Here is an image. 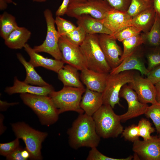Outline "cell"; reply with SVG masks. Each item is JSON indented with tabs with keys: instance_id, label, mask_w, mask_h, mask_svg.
I'll use <instances>...</instances> for the list:
<instances>
[{
	"instance_id": "cb8c5ba5",
	"label": "cell",
	"mask_w": 160,
	"mask_h": 160,
	"mask_svg": "<svg viewBox=\"0 0 160 160\" xmlns=\"http://www.w3.org/2000/svg\"><path fill=\"white\" fill-rule=\"evenodd\" d=\"M156 15L153 7L147 9L132 18L131 25L143 33L148 32L155 21Z\"/></svg>"
},
{
	"instance_id": "5bb4252c",
	"label": "cell",
	"mask_w": 160,
	"mask_h": 160,
	"mask_svg": "<svg viewBox=\"0 0 160 160\" xmlns=\"http://www.w3.org/2000/svg\"><path fill=\"white\" fill-rule=\"evenodd\" d=\"M132 151L146 160H160V146L159 137L152 136L147 140H137L134 142Z\"/></svg>"
},
{
	"instance_id": "44dd1931",
	"label": "cell",
	"mask_w": 160,
	"mask_h": 160,
	"mask_svg": "<svg viewBox=\"0 0 160 160\" xmlns=\"http://www.w3.org/2000/svg\"><path fill=\"white\" fill-rule=\"evenodd\" d=\"M76 19L78 26L82 27L87 34L104 33L113 35V33L99 19L89 15H83Z\"/></svg>"
},
{
	"instance_id": "d6a6232c",
	"label": "cell",
	"mask_w": 160,
	"mask_h": 160,
	"mask_svg": "<svg viewBox=\"0 0 160 160\" xmlns=\"http://www.w3.org/2000/svg\"><path fill=\"white\" fill-rule=\"evenodd\" d=\"M57 31L60 36H66L76 27L73 24L60 16H56L55 19Z\"/></svg>"
},
{
	"instance_id": "c3c4849f",
	"label": "cell",
	"mask_w": 160,
	"mask_h": 160,
	"mask_svg": "<svg viewBox=\"0 0 160 160\" xmlns=\"http://www.w3.org/2000/svg\"><path fill=\"white\" fill-rule=\"evenodd\" d=\"M22 155L23 157L26 160L30 157V154L28 151L25 148L23 149L22 152Z\"/></svg>"
},
{
	"instance_id": "e0dca14e",
	"label": "cell",
	"mask_w": 160,
	"mask_h": 160,
	"mask_svg": "<svg viewBox=\"0 0 160 160\" xmlns=\"http://www.w3.org/2000/svg\"><path fill=\"white\" fill-rule=\"evenodd\" d=\"M81 71L80 77L86 88L102 93L105 88L108 73L97 72L87 68Z\"/></svg>"
},
{
	"instance_id": "f35d334b",
	"label": "cell",
	"mask_w": 160,
	"mask_h": 160,
	"mask_svg": "<svg viewBox=\"0 0 160 160\" xmlns=\"http://www.w3.org/2000/svg\"><path fill=\"white\" fill-rule=\"evenodd\" d=\"M114 9L123 12H127L131 0H105Z\"/></svg>"
},
{
	"instance_id": "9a60e30c",
	"label": "cell",
	"mask_w": 160,
	"mask_h": 160,
	"mask_svg": "<svg viewBox=\"0 0 160 160\" xmlns=\"http://www.w3.org/2000/svg\"><path fill=\"white\" fill-rule=\"evenodd\" d=\"M140 47L124 59L118 66L112 69L109 73L115 74L125 71L136 70L140 72L142 76H147L149 71L145 66L143 53Z\"/></svg>"
},
{
	"instance_id": "f6af8a7d",
	"label": "cell",
	"mask_w": 160,
	"mask_h": 160,
	"mask_svg": "<svg viewBox=\"0 0 160 160\" xmlns=\"http://www.w3.org/2000/svg\"><path fill=\"white\" fill-rule=\"evenodd\" d=\"M154 85L156 90V100L157 102L160 103V81Z\"/></svg>"
},
{
	"instance_id": "52a82bcc",
	"label": "cell",
	"mask_w": 160,
	"mask_h": 160,
	"mask_svg": "<svg viewBox=\"0 0 160 160\" xmlns=\"http://www.w3.org/2000/svg\"><path fill=\"white\" fill-rule=\"evenodd\" d=\"M136 73L132 70L125 71L115 74L109 73L105 88L102 93L103 104L109 105L113 108L116 104L120 105V90L124 85L133 81Z\"/></svg>"
},
{
	"instance_id": "7c38bea8",
	"label": "cell",
	"mask_w": 160,
	"mask_h": 160,
	"mask_svg": "<svg viewBox=\"0 0 160 160\" xmlns=\"http://www.w3.org/2000/svg\"><path fill=\"white\" fill-rule=\"evenodd\" d=\"M100 46L111 69L118 66L122 62L123 51L113 35L104 33L98 34Z\"/></svg>"
},
{
	"instance_id": "d4e9b609",
	"label": "cell",
	"mask_w": 160,
	"mask_h": 160,
	"mask_svg": "<svg viewBox=\"0 0 160 160\" xmlns=\"http://www.w3.org/2000/svg\"><path fill=\"white\" fill-rule=\"evenodd\" d=\"M17 57L26 70V75L24 81V82L32 85L39 86L49 85L43 79L36 71L35 67L29 62H27L21 53H17Z\"/></svg>"
},
{
	"instance_id": "7bdbcfd3",
	"label": "cell",
	"mask_w": 160,
	"mask_h": 160,
	"mask_svg": "<svg viewBox=\"0 0 160 160\" xmlns=\"http://www.w3.org/2000/svg\"><path fill=\"white\" fill-rule=\"evenodd\" d=\"M17 104H18V103L17 102L9 103L6 101H3L0 100V111H5L10 106H13Z\"/></svg>"
},
{
	"instance_id": "f1b7e54d",
	"label": "cell",
	"mask_w": 160,
	"mask_h": 160,
	"mask_svg": "<svg viewBox=\"0 0 160 160\" xmlns=\"http://www.w3.org/2000/svg\"><path fill=\"white\" fill-rule=\"evenodd\" d=\"M153 7V0H131L130 4L126 12L132 18Z\"/></svg>"
},
{
	"instance_id": "4fadbf2b",
	"label": "cell",
	"mask_w": 160,
	"mask_h": 160,
	"mask_svg": "<svg viewBox=\"0 0 160 160\" xmlns=\"http://www.w3.org/2000/svg\"><path fill=\"white\" fill-rule=\"evenodd\" d=\"M129 85L135 91L141 102L152 104L157 103L155 85L147 78H144L136 73L133 81Z\"/></svg>"
},
{
	"instance_id": "7402d4cb",
	"label": "cell",
	"mask_w": 160,
	"mask_h": 160,
	"mask_svg": "<svg viewBox=\"0 0 160 160\" xmlns=\"http://www.w3.org/2000/svg\"><path fill=\"white\" fill-rule=\"evenodd\" d=\"M78 71L75 67L67 64L57 73L58 79L62 82L64 86L84 88Z\"/></svg>"
},
{
	"instance_id": "d590c367",
	"label": "cell",
	"mask_w": 160,
	"mask_h": 160,
	"mask_svg": "<svg viewBox=\"0 0 160 160\" xmlns=\"http://www.w3.org/2000/svg\"><path fill=\"white\" fill-rule=\"evenodd\" d=\"M133 157L130 156L124 158H114L110 157L104 155L100 152L96 147L91 148L87 158V160H131Z\"/></svg>"
},
{
	"instance_id": "f546056e",
	"label": "cell",
	"mask_w": 160,
	"mask_h": 160,
	"mask_svg": "<svg viewBox=\"0 0 160 160\" xmlns=\"http://www.w3.org/2000/svg\"><path fill=\"white\" fill-rule=\"evenodd\" d=\"M145 56L148 62L147 68L149 72L160 65V46L148 47Z\"/></svg>"
},
{
	"instance_id": "bcb514c9",
	"label": "cell",
	"mask_w": 160,
	"mask_h": 160,
	"mask_svg": "<svg viewBox=\"0 0 160 160\" xmlns=\"http://www.w3.org/2000/svg\"><path fill=\"white\" fill-rule=\"evenodd\" d=\"M0 135H1L5 131L6 129V128L4 126L3 124V121L4 119V116L1 114H0Z\"/></svg>"
},
{
	"instance_id": "30bf717a",
	"label": "cell",
	"mask_w": 160,
	"mask_h": 160,
	"mask_svg": "<svg viewBox=\"0 0 160 160\" xmlns=\"http://www.w3.org/2000/svg\"><path fill=\"white\" fill-rule=\"evenodd\" d=\"M62 60L80 71L88 68L87 60L80 46L71 43L66 36H60L58 41Z\"/></svg>"
},
{
	"instance_id": "ab89813d",
	"label": "cell",
	"mask_w": 160,
	"mask_h": 160,
	"mask_svg": "<svg viewBox=\"0 0 160 160\" xmlns=\"http://www.w3.org/2000/svg\"><path fill=\"white\" fill-rule=\"evenodd\" d=\"M147 78L154 84L160 81V65L149 71Z\"/></svg>"
},
{
	"instance_id": "484cf974",
	"label": "cell",
	"mask_w": 160,
	"mask_h": 160,
	"mask_svg": "<svg viewBox=\"0 0 160 160\" xmlns=\"http://www.w3.org/2000/svg\"><path fill=\"white\" fill-rule=\"evenodd\" d=\"M141 34L143 44L148 47L160 46V18L156 14L154 22L150 30Z\"/></svg>"
},
{
	"instance_id": "60d3db41",
	"label": "cell",
	"mask_w": 160,
	"mask_h": 160,
	"mask_svg": "<svg viewBox=\"0 0 160 160\" xmlns=\"http://www.w3.org/2000/svg\"><path fill=\"white\" fill-rule=\"evenodd\" d=\"M23 149L19 146L14 151L6 157L8 160H25L22 155Z\"/></svg>"
},
{
	"instance_id": "83f0119b",
	"label": "cell",
	"mask_w": 160,
	"mask_h": 160,
	"mask_svg": "<svg viewBox=\"0 0 160 160\" xmlns=\"http://www.w3.org/2000/svg\"><path fill=\"white\" fill-rule=\"evenodd\" d=\"M122 42L124 49L122 56L121 57V61L143 44L144 41L142 34L140 33L126 39Z\"/></svg>"
},
{
	"instance_id": "8992f818",
	"label": "cell",
	"mask_w": 160,
	"mask_h": 160,
	"mask_svg": "<svg viewBox=\"0 0 160 160\" xmlns=\"http://www.w3.org/2000/svg\"><path fill=\"white\" fill-rule=\"evenodd\" d=\"M85 89V87L64 86L59 91L52 92L48 96L52 99L59 114L69 111L82 114L84 111L81 108L80 103Z\"/></svg>"
},
{
	"instance_id": "7a4b0ae2",
	"label": "cell",
	"mask_w": 160,
	"mask_h": 160,
	"mask_svg": "<svg viewBox=\"0 0 160 160\" xmlns=\"http://www.w3.org/2000/svg\"><path fill=\"white\" fill-rule=\"evenodd\" d=\"M113 108L109 105L103 104L92 116L96 132L100 137L116 138L124 130L119 115Z\"/></svg>"
},
{
	"instance_id": "277c9868",
	"label": "cell",
	"mask_w": 160,
	"mask_h": 160,
	"mask_svg": "<svg viewBox=\"0 0 160 160\" xmlns=\"http://www.w3.org/2000/svg\"><path fill=\"white\" fill-rule=\"evenodd\" d=\"M12 127L16 137L24 142L25 148L30 154L29 158L34 160L42 159V143L48 134L36 130L23 122L12 124Z\"/></svg>"
},
{
	"instance_id": "74e56055",
	"label": "cell",
	"mask_w": 160,
	"mask_h": 160,
	"mask_svg": "<svg viewBox=\"0 0 160 160\" xmlns=\"http://www.w3.org/2000/svg\"><path fill=\"white\" fill-rule=\"evenodd\" d=\"M18 138H16L14 140L6 143L0 144V154L6 157L10 154L19 146Z\"/></svg>"
},
{
	"instance_id": "b9f144b4",
	"label": "cell",
	"mask_w": 160,
	"mask_h": 160,
	"mask_svg": "<svg viewBox=\"0 0 160 160\" xmlns=\"http://www.w3.org/2000/svg\"><path fill=\"white\" fill-rule=\"evenodd\" d=\"M70 0H63L55 12L56 16H62L66 14Z\"/></svg>"
},
{
	"instance_id": "e575fe53",
	"label": "cell",
	"mask_w": 160,
	"mask_h": 160,
	"mask_svg": "<svg viewBox=\"0 0 160 160\" xmlns=\"http://www.w3.org/2000/svg\"><path fill=\"white\" fill-rule=\"evenodd\" d=\"M140 136L142 137L144 140L150 139L151 133L155 131V129L152 127L151 123L147 119L142 118L139 121L137 125Z\"/></svg>"
},
{
	"instance_id": "ee69618b",
	"label": "cell",
	"mask_w": 160,
	"mask_h": 160,
	"mask_svg": "<svg viewBox=\"0 0 160 160\" xmlns=\"http://www.w3.org/2000/svg\"><path fill=\"white\" fill-rule=\"evenodd\" d=\"M153 3L156 13L160 18V0H153Z\"/></svg>"
},
{
	"instance_id": "3957f363",
	"label": "cell",
	"mask_w": 160,
	"mask_h": 160,
	"mask_svg": "<svg viewBox=\"0 0 160 160\" xmlns=\"http://www.w3.org/2000/svg\"><path fill=\"white\" fill-rule=\"evenodd\" d=\"M20 97L23 103L37 115L42 124L49 126L57 121L58 111L48 95L22 93Z\"/></svg>"
},
{
	"instance_id": "681fc988",
	"label": "cell",
	"mask_w": 160,
	"mask_h": 160,
	"mask_svg": "<svg viewBox=\"0 0 160 160\" xmlns=\"http://www.w3.org/2000/svg\"><path fill=\"white\" fill-rule=\"evenodd\" d=\"M85 1L86 0H70L69 4L75 2H83Z\"/></svg>"
},
{
	"instance_id": "db71d44e",
	"label": "cell",
	"mask_w": 160,
	"mask_h": 160,
	"mask_svg": "<svg viewBox=\"0 0 160 160\" xmlns=\"http://www.w3.org/2000/svg\"><path fill=\"white\" fill-rule=\"evenodd\" d=\"M159 138V144H160V138Z\"/></svg>"
},
{
	"instance_id": "4316f807",
	"label": "cell",
	"mask_w": 160,
	"mask_h": 160,
	"mask_svg": "<svg viewBox=\"0 0 160 160\" xmlns=\"http://www.w3.org/2000/svg\"><path fill=\"white\" fill-rule=\"evenodd\" d=\"M18 27L14 16L6 12L0 15V35L4 40Z\"/></svg>"
},
{
	"instance_id": "2e32d148",
	"label": "cell",
	"mask_w": 160,
	"mask_h": 160,
	"mask_svg": "<svg viewBox=\"0 0 160 160\" xmlns=\"http://www.w3.org/2000/svg\"><path fill=\"white\" fill-rule=\"evenodd\" d=\"M54 90V87L51 85L44 86H34L20 81L15 76L13 85L7 87L4 91L9 95L18 93L48 96Z\"/></svg>"
},
{
	"instance_id": "9c48e42d",
	"label": "cell",
	"mask_w": 160,
	"mask_h": 160,
	"mask_svg": "<svg viewBox=\"0 0 160 160\" xmlns=\"http://www.w3.org/2000/svg\"><path fill=\"white\" fill-rule=\"evenodd\" d=\"M47 26V33L44 41L41 44L34 46L33 50L37 53L44 52L55 59L62 60L61 53L58 45L60 36L55 26V20L51 11L47 9L44 12Z\"/></svg>"
},
{
	"instance_id": "816d5d0a",
	"label": "cell",
	"mask_w": 160,
	"mask_h": 160,
	"mask_svg": "<svg viewBox=\"0 0 160 160\" xmlns=\"http://www.w3.org/2000/svg\"><path fill=\"white\" fill-rule=\"evenodd\" d=\"M33 1L41 2H44L46 1L47 0H32Z\"/></svg>"
},
{
	"instance_id": "4dcf8cb0",
	"label": "cell",
	"mask_w": 160,
	"mask_h": 160,
	"mask_svg": "<svg viewBox=\"0 0 160 160\" xmlns=\"http://www.w3.org/2000/svg\"><path fill=\"white\" fill-rule=\"evenodd\" d=\"M144 114L152 121L157 133H160V103H157L148 106Z\"/></svg>"
},
{
	"instance_id": "5b68a950",
	"label": "cell",
	"mask_w": 160,
	"mask_h": 160,
	"mask_svg": "<svg viewBox=\"0 0 160 160\" xmlns=\"http://www.w3.org/2000/svg\"><path fill=\"white\" fill-rule=\"evenodd\" d=\"M80 46L86 58L88 68L97 72L110 73L111 68L99 44L98 34L87 33Z\"/></svg>"
},
{
	"instance_id": "6da1fadb",
	"label": "cell",
	"mask_w": 160,
	"mask_h": 160,
	"mask_svg": "<svg viewBox=\"0 0 160 160\" xmlns=\"http://www.w3.org/2000/svg\"><path fill=\"white\" fill-rule=\"evenodd\" d=\"M67 133L69 145L74 149L81 147H97L100 140L92 116L85 113L79 114Z\"/></svg>"
},
{
	"instance_id": "f907efd6",
	"label": "cell",
	"mask_w": 160,
	"mask_h": 160,
	"mask_svg": "<svg viewBox=\"0 0 160 160\" xmlns=\"http://www.w3.org/2000/svg\"><path fill=\"white\" fill-rule=\"evenodd\" d=\"M8 3H13L15 5H16V4L12 0H5Z\"/></svg>"
},
{
	"instance_id": "ba28073f",
	"label": "cell",
	"mask_w": 160,
	"mask_h": 160,
	"mask_svg": "<svg viewBox=\"0 0 160 160\" xmlns=\"http://www.w3.org/2000/svg\"><path fill=\"white\" fill-rule=\"evenodd\" d=\"M113 8L105 0H86L69 4L66 13L70 17L77 18L83 15H89L95 18H104Z\"/></svg>"
},
{
	"instance_id": "d6986e66",
	"label": "cell",
	"mask_w": 160,
	"mask_h": 160,
	"mask_svg": "<svg viewBox=\"0 0 160 160\" xmlns=\"http://www.w3.org/2000/svg\"><path fill=\"white\" fill-rule=\"evenodd\" d=\"M132 19L126 12L113 8L104 18L99 20L113 34L123 27L132 25Z\"/></svg>"
},
{
	"instance_id": "8d00e7d4",
	"label": "cell",
	"mask_w": 160,
	"mask_h": 160,
	"mask_svg": "<svg viewBox=\"0 0 160 160\" xmlns=\"http://www.w3.org/2000/svg\"><path fill=\"white\" fill-rule=\"evenodd\" d=\"M122 136L125 140L133 143L139 139V131L137 125L132 124L124 129Z\"/></svg>"
},
{
	"instance_id": "f5cc1de1",
	"label": "cell",
	"mask_w": 160,
	"mask_h": 160,
	"mask_svg": "<svg viewBox=\"0 0 160 160\" xmlns=\"http://www.w3.org/2000/svg\"><path fill=\"white\" fill-rule=\"evenodd\" d=\"M159 138H160V133L159 134V136L158 137Z\"/></svg>"
},
{
	"instance_id": "7dc6e473",
	"label": "cell",
	"mask_w": 160,
	"mask_h": 160,
	"mask_svg": "<svg viewBox=\"0 0 160 160\" xmlns=\"http://www.w3.org/2000/svg\"><path fill=\"white\" fill-rule=\"evenodd\" d=\"M8 3L5 0H0V10H4L7 9Z\"/></svg>"
},
{
	"instance_id": "ffe728a7",
	"label": "cell",
	"mask_w": 160,
	"mask_h": 160,
	"mask_svg": "<svg viewBox=\"0 0 160 160\" xmlns=\"http://www.w3.org/2000/svg\"><path fill=\"white\" fill-rule=\"evenodd\" d=\"M103 105L102 93L86 88L80 103V107L85 113L92 116Z\"/></svg>"
},
{
	"instance_id": "1f68e13d",
	"label": "cell",
	"mask_w": 160,
	"mask_h": 160,
	"mask_svg": "<svg viewBox=\"0 0 160 160\" xmlns=\"http://www.w3.org/2000/svg\"><path fill=\"white\" fill-rule=\"evenodd\" d=\"M141 32L137 28L131 25L122 28L113 35L116 40L122 42L126 39L140 34Z\"/></svg>"
},
{
	"instance_id": "8fae6325",
	"label": "cell",
	"mask_w": 160,
	"mask_h": 160,
	"mask_svg": "<svg viewBox=\"0 0 160 160\" xmlns=\"http://www.w3.org/2000/svg\"><path fill=\"white\" fill-rule=\"evenodd\" d=\"M119 97L126 100L128 106L127 111L119 115L122 121H125L144 114L148 106L147 104L139 101L137 93L129 85L126 84L122 87Z\"/></svg>"
},
{
	"instance_id": "836d02e7",
	"label": "cell",
	"mask_w": 160,
	"mask_h": 160,
	"mask_svg": "<svg viewBox=\"0 0 160 160\" xmlns=\"http://www.w3.org/2000/svg\"><path fill=\"white\" fill-rule=\"evenodd\" d=\"M87 34L82 27L78 26L66 36L72 44L80 46L84 41Z\"/></svg>"
},
{
	"instance_id": "ac0fdd59",
	"label": "cell",
	"mask_w": 160,
	"mask_h": 160,
	"mask_svg": "<svg viewBox=\"0 0 160 160\" xmlns=\"http://www.w3.org/2000/svg\"><path fill=\"white\" fill-rule=\"evenodd\" d=\"M24 48L30 57L29 62L34 67H42L57 73L64 66L65 63L62 60L45 57L36 52L27 43Z\"/></svg>"
},
{
	"instance_id": "603a6c76",
	"label": "cell",
	"mask_w": 160,
	"mask_h": 160,
	"mask_svg": "<svg viewBox=\"0 0 160 160\" xmlns=\"http://www.w3.org/2000/svg\"><path fill=\"white\" fill-rule=\"evenodd\" d=\"M31 35V32L27 28L19 26L4 40V44L10 49H21L24 47Z\"/></svg>"
}]
</instances>
